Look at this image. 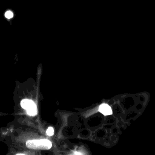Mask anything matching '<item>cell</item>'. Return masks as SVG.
Listing matches in <instances>:
<instances>
[{"instance_id":"obj_1","label":"cell","mask_w":155,"mask_h":155,"mask_svg":"<svg viewBox=\"0 0 155 155\" xmlns=\"http://www.w3.org/2000/svg\"><path fill=\"white\" fill-rule=\"evenodd\" d=\"M28 148L35 150H48L51 146V142L47 139L30 140L26 142Z\"/></svg>"},{"instance_id":"obj_2","label":"cell","mask_w":155,"mask_h":155,"mask_svg":"<svg viewBox=\"0 0 155 155\" xmlns=\"http://www.w3.org/2000/svg\"><path fill=\"white\" fill-rule=\"evenodd\" d=\"M99 111L104 115H110L112 114V110L111 107L107 104H102L99 106Z\"/></svg>"},{"instance_id":"obj_3","label":"cell","mask_w":155,"mask_h":155,"mask_svg":"<svg viewBox=\"0 0 155 155\" xmlns=\"http://www.w3.org/2000/svg\"><path fill=\"white\" fill-rule=\"evenodd\" d=\"M21 105L24 109H25L27 110L34 106H36V104L31 100L25 99L21 101Z\"/></svg>"},{"instance_id":"obj_4","label":"cell","mask_w":155,"mask_h":155,"mask_svg":"<svg viewBox=\"0 0 155 155\" xmlns=\"http://www.w3.org/2000/svg\"><path fill=\"white\" fill-rule=\"evenodd\" d=\"M27 113L30 116H35L37 114V108L36 105L34 106L28 110H27Z\"/></svg>"},{"instance_id":"obj_5","label":"cell","mask_w":155,"mask_h":155,"mask_svg":"<svg viewBox=\"0 0 155 155\" xmlns=\"http://www.w3.org/2000/svg\"><path fill=\"white\" fill-rule=\"evenodd\" d=\"M4 16L5 17V18H7V19H12L13 16H14V14H13V12L10 10H7L5 12V14H4Z\"/></svg>"},{"instance_id":"obj_6","label":"cell","mask_w":155,"mask_h":155,"mask_svg":"<svg viewBox=\"0 0 155 155\" xmlns=\"http://www.w3.org/2000/svg\"><path fill=\"white\" fill-rule=\"evenodd\" d=\"M54 133V130L52 127H50L48 128V129L47 130V134L48 135V136H52Z\"/></svg>"}]
</instances>
